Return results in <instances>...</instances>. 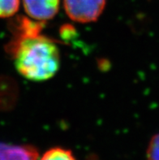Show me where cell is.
Returning <instances> with one entry per match:
<instances>
[{"label": "cell", "mask_w": 159, "mask_h": 160, "mask_svg": "<svg viewBox=\"0 0 159 160\" xmlns=\"http://www.w3.org/2000/svg\"><path fill=\"white\" fill-rule=\"evenodd\" d=\"M7 51L12 54L18 72L33 81L51 79L60 66L57 45L47 37L37 34L8 43Z\"/></svg>", "instance_id": "cell-1"}, {"label": "cell", "mask_w": 159, "mask_h": 160, "mask_svg": "<svg viewBox=\"0 0 159 160\" xmlns=\"http://www.w3.org/2000/svg\"><path fill=\"white\" fill-rule=\"evenodd\" d=\"M107 0H63L67 16L79 23L95 21L102 13Z\"/></svg>", "instance_id": "cell-2"}, {"label": "cell", "mask_w": 159, "mask_h": 160, "mask_svg": "<svg viewBox=\"0 0 159 160\" xmlns=\"http://www.w3.org/2000/svg\"><path fill=\"white\" fill-rule=\"evenodd\" d=\"M60 0H23L24 10L37 21L52 19L58 13Z\"/></svg>", "instance_id": "cell-3"}, {"label": "cell", "mask_w": 159, "mask_h": 160, "mask_svg": "<svg viewBox=\"0 0 159 160\" xmlns=\"http://www.w3.org/2000/svg\"><path fill=\"white\" fill-rule=\"evenodd\" d=\"M38 150L35 146L0 142V160H38Z\"/></svg>", "instance_id": "cell-4"}, {"label": "cell", "mask_w": 159, "mask_h": 160, "mask_svg": "<svg viewBox=\"0 0 159 160\" xmlns=\"http://www.w3.org/2000/svg\"><path fill=\"white\" fill-rule=\"evenodd\" d=\"M18 88L12 78L0 77V109H9L16 103Z\"/></svg>", "instance_id": "cell-5"}, {"label": "cell", "mask_w": 159, "mask_h": 160, "mask_svg": "<svg viewBox=\"0 0 159 160\" xmlns=\"http://www.w3.org/2000/svg\"><path fill=\"white\" fill-rule=\"evenodd\" d=\"M40 160H77L72 151L62 147H54L45 152Z\"/></svg>", "instance_id": "cell-6"}, {"label": "cell", "mask_w": 159, "mask_h": 160, "mask_svg": "<svg viewBox=\"0 0 159 160\" xmlns=\"http://www.w3.org/2000/svg\"><path fill=\"white\" fill-rule=\"evenodd\" d=\"M20 0H0V18H7L16 14Z\"/></svg>", "instance_id": "cell-7"}, {"label": "cell", "mask_w": 159, "mask_h": 160, "mask_svg": "<svg viewBox=\"0 0 159 160\" xmlns=\"http://www.w3.org/2000/svg\"><path fill=\"white\" fill-rule=\"evenodd\" d=\"M146 154L148 160H159V133L151 138Z\"/></svg>", "instance_id": "cell-8"}]
</instances>
